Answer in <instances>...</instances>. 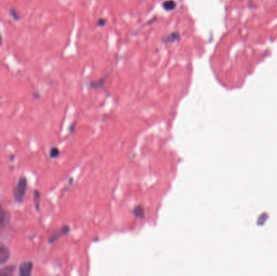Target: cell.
I'll use <instances>...</instances> for the list:
<instances>
[{
  "instance_id": "obj_3",
  "label": "cell",
  "mask_w": 277,
  "mask_h": 276,
  "mask_svg": "<svg viewBox=\"0 0 277 276\" xmlns=\"http://www.w3.org/2000/svg\"><path fill=\"white\" fill-rule=\"evenodd\" d=\"M33 264L32 262L23 263L20 266V275L21 276H29L32 273Z\"/></svg>"
},
{
  "instance_id": "obj_13",
  "label": "cell",
  "mask_w": 277,
  "mask_h": 276,
  "mask_svg": "<svg viewBox=\"0 0 277 276\" xmlns=\"http://www.w3.org/2000/svg\"><path fill=\"white\" fill-rule=\"evenodd\" d=\"M105 24V20H104V19H99V20H98V22H97L98 26H99V25H100V26H103Z\"/></svg>"
},
{
  "instance_id": "obj_8",
  "label": "cell",
  "mask_w": 277,
  "mask_h": 276,
  "mask_svg": "<svg viewBox=\"0 0 277 276\" xmlns=\"http://www.w3.org/2000/svg\"><path fill=\"white\" fill-rule=\"evenodd\" d=\"M133 213L137 218H142L144 216V210L143 208V206H138L134 208L133 210Z\"/></svg>"
},
{
  "instance_id": "obj_7",
  "label": "cell",
  "mask_w": 277,
  "mask_h": 276,
  "mask_svg": "<svg viewBox=\"0 0 277 276\" xmlns=\"http://www.w3.org/2000/svg\"><path fill=\"white\" fill-rule=\"evenodd\" d=\"M176 3L173 0H167L165 3H163L162 7L166 11H171L173 10L176 7Z\"/></svg>"
},
{
  "instance_id": "obj_2",
  "label": "cell",
  "mask_w": 277,
  "mask_h": 276,
  "mask_svg": "<svg viewBox=\"0 0 277 276\" xmlns=\"http://www.w3.org/2000/svg\"><path fill=\"white\" fill-rule=\"evenodd\" d=\"M69 227L68 226H64L61 229L58 230L56 232H54L52 235H50V238H49V242L52 244V243L55 242L58 239H59L63 235H65L66 233H67L69 232Z\"/></svg>"
},
{
  "instance_id": "obj_5",
  "label": "cell",
  "mask_w": 277,
  "mask_h": 276,
  "mask_svg": "<svg viewBox=\"0 0 277 276\" xmlns=\"http://www.w3.org/2000/svg\"><path fill=\"white\" fill-rule=\"evenodd\" d=\"M16 267L15 266H7L4 268L0 269V276H10L12 275L15 272Z\"/></svg>"
},
{
  "instance_id": "obj_9",
  "label": "cell",
  "mask_w": 277,
  "mask_h": 276,
  "mask_svg": "<svg viewBox=\"0 0 277 276\" xmlns=\"http://www.w3.org/2000/svg\"><path fill=\"white\" fill-rule=\"evenodd\" d=\"M40 199H41V194L38 190H35L33 194V201L36 209L37 211H39V206H40Z\"/></svg>"
},
{
  "instance_id": "obj_6",
  "label": "cell",
  "mask_w": 277,
  "mask_h": 276,
  "mask_svg": "<svg viewBox=\"0 0 277 276\" xmlns=\"http://www.w3.org/2000/svg\"><path fill=\"white\" fill-rule=\"evenodd\" d=\"M179 33H173L169 34L167 37H165L163 38V41H165L166 43H170V42H173L175 40H178L179 39Z\"/></svg>"
},
{
  "instance_id": "obj_10",
  "label": "cell",
  "mask_w": 277,
  "mask_h": 276,
  "mask_svg": "<svg viewBox=\"0 0 277 276\" xmlns=\"http://www.w3.org/2000/svg\"><path fill=\"white\" fill-rule=\"evenodd\" d=\"M5 222V212L0 205V228L4 224Z\"/></svg>"
},
{
  "instance_id": "obj_12",
  "label": "cell",
  "mask_w": 277,
  "mask_h": 276,
  "mask_svg": "<svg viewBox=\"0 0 277 276\" xmlns=\"http://www.w3.org/2000/svg\"><path fill=\"white\" fill-rule=\"evenodd\" d=\"M50 156L52 158H55V157H57L58 155H59V151H58V149L56 148H53L50 150Z\"/></svg>"
},
{
  "instance_id": "obj_14",
  "label": "cell",
  "mask_w": 277,
  "mask_h": 276,
  "mask_svg": "<svg viewBox=\"0 0 277 276\" xmlns=\"http://www.w3.org/2000/svg\"><path fill=\"white\" fill-rule=\"evenodd\" d=\"M2 41H3V37H2V35L0 33V45L2 44Z\"/></svg>"
},
{
  "instance_id": "obj_11",
  "label": "cell",
  "mask_w": 277,
  "mask_h": 276,
  "mask_svg": "<svg viewBox=\"0 0 277 276\" xmlns=\"http://www.w3.org/2000/svg\"><path fill=\"white\" fill-rule=\"evenodd\" d=\"M10 15L11 16L13 17L15 20H18V19L20 18L19 12H18L16 9H14V8H11V9L10 10Z\"/></svg>"
},
{
  "instance_id": "obj_4",
  "label": "cell",
  "mask_w": 277,
  "mask_h": 276,
  "mask_svg": "<svg viewBox=\"0 0 277 276\" xmlns=\"http://www.w3.org/2000/svg\"><path fill=\"white\" fill-rule=\"evenodd\" d=\"M10 252L4 246H0V265L6 263L10 258Z\"/></svg>"
},
{
  "instance_id": "obj_1",
  "label": "cell",
  "mask_w": 277,
  "mask_h": 276,
  "mask_svg": "<svg viewBox=\"0 0 277 276\" xmlns=\"http://www.w3.org/2000/svg\"><path fill=\"white\" fill-rule=\"evenodd\" d=\"M26 189H27V179L24 177H22L18 181L16 187L14 189V196H15L16 201L21 202L24 199Z\"/></svg>"
}]
</instances>
